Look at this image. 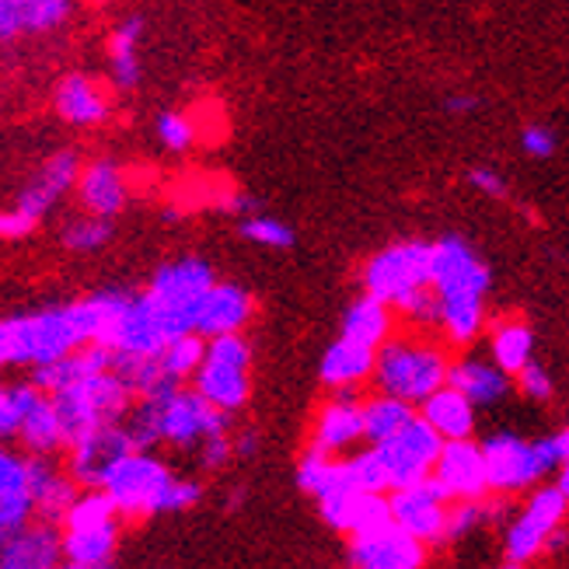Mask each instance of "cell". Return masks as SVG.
Returning <instances> with one entry per match:
<instances>
[{"instance_id": "36", "label": "cell", "mask_w": 569, "mask_h": 569, "mask_svg": "<svg viewBox=\"0 0 569 569\" xmlns=\"http://www.w3.org/2000/svg\"><path fill=\"white\" fill-rule=\"evenodd\" d=\"M203 353H207V339L200 332H186V336H176L164 342V350L158 353V363L168 375V381L186 385V381H192L196 370H200Z\"/></svg>"}, {"instance_id": "41", "label": "cell", "mask_w": 569, "mask_h": 569, "mask_svg": "<svg viewBox=\"0 0 569 569\" xmlns=\"http://www.w3.org/2000/svg\"><path fill=\"white\" fill-rule=\"evenodd\" d=\"M489 521L486 500H455L448 513V531H443V546H455V541L476 535Z\"/></svg>"}, {"instance_id": "38", "label": "cell", "mask_w": 569, "mask_h": 569, "mask_svg": "<svg viewBox=\"0 0 569 569\" xmlns=\"http://www.w3.org/2000/svg\"><path fill=\"white\" fill-rule=\"evenodd\" d=\"M238 234L244 241L259 244V249H273V252H287V249H293V244H297V234H293V228L287 224V220L269 217L262 210L244 213L238 220Z\"/></svg>"}, {"instance_id": "40", "label": "cell", "mask_w": 569, "mask_h": 569, "mask_svg": "<svg viewBox=\"0 0 569 569\" xmlns=\"http://www.w3.org/2000/svg\"><path fill=\"white\" fill-rule=\"evenodd\" d=\"M154 133H158L164 151L186 154V151H192V147H196V140H200V122H196V116H189L182 109H164L154 119Z\"/></svg>"}, {"instance_id": "7", "label": "cell", "mask_w": 569, "mask_h": 569, "mask_svg": "<svg viewBox=\"0 0 569 569\" xmlns=\"http://www.w3.org/2000/svg\"><path fill=\"white\" fill-rule=\"evenodd\" d=\"M486 451V468H489V489L497 497H513L521 489L541 486V479H549L559 472V465L566 458L562 451V437H517V433H492L482 440Z\"/></svg>"}, {"instance_id": "37", "label": "cell", "mask_w": 569, "mask_h": 569, "mask_svg": "<svg viewBox=\"0 0 569 569\" xmlns=\"http://www.w3.org/2000/svg\"><path fill=\"white\" fill-rule=\"evenodd\" d=\"M342 458L336 455H321L315 448L305 451V458L297 461V486H301V492H308L311 500L326 497L329 489L342 486Z\"/></svg>"}, {"instance_id": "33", "label": "cell", "mask_w": 569, "mask_h": 569, "mask_svg": "<svg viewBox=\"0 0 569 569\" xmlns=\"http://www.w3.org/2000/svg\"><path fill=\"white\" fill-rule=\"evenodd\" d=\"M339 332L350 336V339H360V342L375 346V350H378V346L385 339H391V332H395V308L385 305L381 297L363 290V297H357V301L342 311Z\"/></svg>"}, {"instance_id": "27", "label": "cell", "mask_w": 569, "mask_h": 569, "mask_svg": "<svg viewBox=\"0 0 569 569\" xmlns=\"http://www.w3.org/2000/svg\"><path fill=\"white\" fill-rule=\"evenodd\" d=\"M448 385H455L465 399H472L476 409H489V406H500L513 391V375H507V370L492 357L489 360L486 357H461V360H451Z\"/></svg>"}, {"instance_id": "4", "label": "cell", "mask_w": 569, "mask_h": 569, "mask_svg": "<svg viewBox=\"0 0 569 569\" xmlns=\"http://www.w3.org/2000/svg\"><path fill=\"white\" fill-rule=\"evenodd\" d=\"M360 283L419 329H433L440 321V305L433 293V241L406 238L388 244L363 262Z\"/></svg>"}, {"instance_id": "17", "label": "cell", "mask_w": 569, "mask_h": 569, "mask_svg": "<svg viewBox=\"0 0 569 569\" xmlns=\"http://www.w3.org/2000/svg\"><path fill=\"white\" fill-rule=\"evenodd\" d=\"M443 497L455 500H486L489 497V468H486V451L476 437L465 440H443V451L433 465L430 476Z\"/></svg>"}, {"instance_id": "25", "label": "cell", "mask_w": 569, "mask_h": 569, "mask_svg": "<svg viewBox=\"0 0 569 569\" xmlns=\"http://www.w3.org/2000/svg\"><path fill=\"white\" fill-rule=\"evenodd\" d=\"M252 311H256V297L249 290L234 280H217L203 297L200 315H196V332L203 339L224 332H244V326L252 321Z\"/></svg>"}, {"instance_id": "9", "label": "cell", "mask_w": 569, "mask_h": 569, "mask_svg": "<svg viewBox=\"0 0 569 569\" xmlns=\"http://www.w3.org/2000/svg\"><path fill=\"white\" fill-rule=\"evenodd\" d=\"M217 283L213 266L200 256H182L176 262H164L158 273L147 283V301L158 311L164 332L176 339L186 332H196V315L207 290Z\"/></svg>"}, {"instance_id": "45", "label": "cell", "mask_w": 569, "mask_h": 569, "mask_svg": "<svg viewBox=\"0 0 569 569\" xmlns=\"http://www.w3.org/2000/svg\"><path fill=\"white\" fill-rule=\"evenodd\" d=\"M468 186H472L476 192H482V196H489V200H507V192H510V186H507V179L500 176L497 168H472L468 171Z\"/></svg>"}, {"instance_id": "18", "label": "cell", "mask_w": 569, "mask_h": 569, "mask_svg": "<svg viewBox=\"0 0 569 569\" xmlns=\"http://www.w3.org/2000/svg\"><path fill=\"white\" fill-rule=\"evenodd\" d=\"M318 517L339 535H363L375 531L391 521V507H388V492H370L357 489L350 482H342L329 489L326 497H318Z\"/></svg>"}, {"instance_id": "43", "label": "cell", "mask_w": 569, "mask_h": 569, "mask_svg": "<svg viewBox=\"0 0 569 569\" xmlns=\"http://www.w3.org/2000/svg\"><path fill=\"white\" fill-rule=\"evenodd\" d=\"M231 458H238L234 455V437H231V430L210 437L203 448L196 451V465H200V472H220V468L231 465Z\"/></svg>"}, {"instance_id": "26", "label": "cell", "mask_w": 569, "mask_h": 569, "mask_svg": "<svg viewBox=\"0 0 569 569\" xmlns=\"http://www.w3.org/2000/svg\"><path fill=\"white\" fill-rule=\"evenodd\" d=\"M375 360H378L375 346L339 332V339L329 346L326 353H321L318 381L329 391H357L360 385H367L370 378H375Z\"/></svg>"}, {"instance_id": "11", "label": "cell", "mask_w": 569, "mask_h": 569, "mask_svg": "<svg viewBox=\"0 0 569 569\" xmlns=\"http://www.w3.org/2000/svg\"><path fill=\"white\" fill-rule=\"evenodd\" d=\"M566 513H569V497L559 486H535L525 510L513 517L503 535V566L521 569L538 556L556 552L566 541L562 535Z\"/></svg>"}, {"instance_id": "30", "label": "cell", "mask_w": 569, "mask_h": 569, "mask_svg": "<svg viewBox=\"0 0 569 569\" xmlns=\"http://www.w3.org/2000/svg\"><path fill=\"white\" fill-rule=\"evenodd\" d=\"M122 517L109 525L91 528H63V562L73 569H106L119 552Z\"/></svg>"}, {"instance_id": "10", "label": "cell", "mask_w": 569, "mask_h": 569, "mask_svg": "<svg viewBox=\"0 0 569 569\" xmlns=\"http://www.w3.org/2000/svg\"><path fill=\"white\" fill-rule=\"evenodd\" d=\"M192 388L220 412H241L252 395V342L241 332L207 339V353L200 370L192 375Z\"/></svg>"}, {"instance_id": "29", "label": "cell", "mask_w": 569, "mask_h": 569, "mask_svg": "<svg viewBox=\"0 0 569 569\" xmlns=\"http://www.w3.org/2000/svg\"><path fill=\"white\" fill-rule=\"evenodd\" d=\"M70 18V0H0V42L53 32Z\"/></svg>"}, {"instance_id": "5", "label": "cell", "mask_w": 569, "mask_h": 569, "mask_svg": "<svg viewBox=\"0 0 569 569\" xmlns=\"http://www.w3.org/2000/svg\"><path fill=\"white\" fill-rule=\"evenodd\" d=\"M102 489L112 497L122 521H147V517H158V513H182V510L200 507L203 500L200 482L176 476L161 458L140 448L130 451L112 468Z\"/></svg>"}, {"instance_id": "15", "label": "cell", "mask_w": 569, "mask_h": 569, "mask_svg": "<svg viewBox=\"0 0 569 569\" xmlns=\"http://www.w3.org/2000/svg\"><path fill=\"white\" fill-rule=\"evenodd\" d=\"M130 451H137V443H133L127 423H106V427H94V430H88L84 437H78L70 443V448H67V468L84 489H94V486H102L109 479L112 468Z\"/></svg>"}, {"instance_id": "24", "label": "cell", "mask_w": 569, "mask_h": 569, "mask_svg": "<svg viewBox=\"0 0 569 569\" xmlns=\"http://www.w3.org/2000/svg\"><path fill=\"white\" fill-rule=\"evenodd\" d=\"M29 486H32L36 517L53 521L60 528H63V517H67L70 503L78 500V492L84 489L70 476V468H60L53 461V455H29Z\"/></svg>"}, {"instance_id": "13", "label": "cell", "mask_w": 569, "mask_h": 569, "mask_svg": "<svg viewBox=\"0 0 569 569\" xmlns=\"http://www.w3.org/2000/svg\"><path fill=\"white\" fill-rule=\"evenodd\" d=\"M388 507H391V521L399 528H406L412 538H419L430 549L443 546L451 500L443 497V489L433 479H419V482L391 489L388 492Z\"/></svg>"}, {"instance_id": "49", "label": "cell", "mask_w": 569, "mask_h": 569, "mask_svg": "<svg viewBox=\"0 0 569 569\" xmlns=\"http://www.w3.org/2000/svg\"><path fill=\"white\" fill-rule=\"evenodd\" d=\"M256 451H259V433L256 430H244V433L234 437V455L238 458H252Z\"/></svg>"}, {"instance_id": "12", "label": "cell", "mask_w": 569, "mask_h": 569, "mask_svg": "<svg viewBox=\"0 0 569 569\" xmlns=\"http://www.w3.org/2000/svg\"><path fill=\"white\" fill-rule=\"evenodd\" d=\"M367 448L378 455V465H381V472L388 479V492H391L399 486L433 476V465L443 451V437L416 412L395 437H388L381 443H367Z\"/></svg>"}, {"instance_id": "51", "label": "cell", "mask_w": 569, "mask_h": 569, "mask_svg": "<svg viewBox=\"0 0 569 569\" xmlns=\"http://www.w3.org/2000/svg\"><path fill=\"white\" fill-rule=\"evenodd\" d=\"M91 4H109V0H91Z\"/></svg>"}, {"instance_id": "44", "label": "cell", "mask_w": 569, "mask_h": 569, "mask_svg": "<svg viewBox=\"0 0 569 569\" xmlns=\"http://www.w3.org/2000/svg\"><path fill=\"white\" fill-rule=\"evenodd\" d=\"M556 147H559V137L552 127H541V122H531V127H525L521 133V151L535 161H546L556 154Z\"/></svg>"}, {"instance_id": "19", "label": "cell", "mask_w": 569, "mask_h": 569, "mask_svg": "<svg viewBox=\"0 0 569 569\" xmlns=\"http://www.w3.org/2000/svg\"><path fill=\"white\" fill-rule=\"evenodd\" d=\"M363 443V402L353 391H332L329 402H321L311 419L308 448L321 455L346 458Z\"/></svg>"}, {"instance_id": "46", "label": "cell", "mask_w": 569, "mask_h": 569, "mask_svg": "<svg viewBox=\"0 0 569 569\" xmlns=\"http://www.w3.org/2000/svg\"><path fill=\"white\" fill-rule=\"evenodd\" d=\"M39 231V220H32L29 213H21L18 207L0 210V241H21Z\"/></svg>"}, {"instance_id": "23", "label": "cell", "mask_w": 569, "mask_h": 569, "mask_svg": "<svg viewBox=\"0 0 569 569\" xmlns=\"http://www.w3.org/2000/svg\"><path fill=\"white\" fill-rule=\"evenodd\" d=\"M78 203L84 213L94 217H119L130 203V176L127 168L112 158H94L81 168V179H78Z\"/></svg>"}, {"instance_id": "34", "label": "cell", "mask_w": 569, "mask_h": 569, "mask_svg": "<svg viewBox=\"0 0 569 569\" xmlns=\"http://www.w3.org/2000/svg\"><path fill=\"white\" fill-rule=\"evenodd\" d=\"M489 357L497 360L507 375H517L535 360V332L525 318H503L489 329Z\"/></svg>"}, {"instance_id": "42", "label": "cell", "mask_w": 569, "mask_h": 569, "mask_svg": "<svg viewBox=\"0 0 569 569\" xmlns=\"http://www.w3.org/2000/svg\"><path fill=\"white\" fill-rule=\"evenodd\" d=\"M513 381H517V391H521L525 399L538 402V406H546V402L556 399V381H552V375L538 360H531L528 367L517 370Z\"/></svg>"}, {"instance_id": "47", "label": "cell", "mask_w": 569, "mask_h": 569, "mask_svg": "<svg viewBox=\"0 0 569 569\" xmlns=\"http://www.w3.org/2000/svg\"><path fill=\"white\" fill-rule=\"evenodd\" d=\"M18 406H14V395L11 385H0V440H18Z\"/></svg>"}, {"instance_id": "50", "label": "cell", "mask_w": 569, "mask_h": 569, "mask_svg": "<svg viewBox=\"0 0 569 569\" xmlns=\"http://www.w3.org/2000/svg\"><path fill=\"white\" fill-rule=\"evenodd\" d=\"M559 437H562V451H566V458H562V465H559V479H556V486L566 492V497H569V427L566 430H559Z\"/></svg>"}, {"instance_id": "20", "label": "cell", "mask_w": 569, "mask_h": 569, "mask_svg": "<svg viewBox=\"0 0 569 569\" xmlns=\"http://www.w3.org/2000/svg\"><path fill=\"white\" fill-rule=\"evenodd\" d=\"M63 562V528L32 517L18 531L0 535V569H53Z\"/></svg>"}, {"instance_id": "8", "label": "cell", "mask_w": 569, "mask_h": 569, "mask_svg": "<svg viewBox=\"0 0 569 569\" xmlns=\"http://www.w3.org/2000/svg\"><path fill=\"white\" fill-rule=\"evenodd\" d=\"M53 402H57L60 423L67 433V448H70L73 440L84 437L94 427L122 423L137 402V391L112 367V370H98V375H88L81 381L60 388L53 395Z\"/></svg>"}, {"instance_id": "35", "label": "cell", "mask_w": 569, "mask_h": 569, "mask_svg": "<svg viewBox=\"0 0 569 569\" xmlns=\"http://www.w3.org/2000/svg\"><path fill=\"white\" fill-rule=\"evenodd\" d=\"M412 416H416L412 402L395 399V395H385V391L370 395V399H363V448L367 443H381L395 437Z\"/></svg>"}, {"instance_id": "48", "label": "cell", "mask_w": 569, "mask_h": 569, "mask_svg": "<svg viewBox=\"0 0 569 569\" xmlns=\"http://www.w3.org/2000/svg\"><path fill=\"white\" fill-rule=\"evenodd\" d=\"M443 109H448L451 116H468L479 109V98L476 94H451L448 102H443Z\"/></svg>"}, {"instance_id": "6", "label": "cell", "mask_w": 569, "mask_h": 569, "mask_svg": "<svg viewBox=\"0 0 569 569\" xmlns=\"http://www.w3.org/2000/svg\"><path fill=\"white\" fill-rule=\"evenodd\" d=\"M448 375H451L448 350L437 339H430V329H412V332H391V339L378 346L370 385L385 395H395V399L419 406L437 388L448 385Z\"/></svg>"}, {"instance_id": "39", "label": "cell", "mask_w": 569, "mask_h": 569, "mask_svg": "<svg viewBox=\"0 0 569 569\" xmlns=\"http://www.w3.org/2000/svg\"><path fill=\"white\" fill-rule=\"evenodd\" d=\"M112 220L109 217H94V213H81V217H70L63 231H60V241L67 244L70 252H102L106 244L112 241Z\"/></svg>"}, {"instance_id": "22", "label": "cell", "mask_w": 569, "mask_h": 569, "mask_svg": "<svg viewBox=\"0 0 569 569\" xmlns=\"http://www.w3.org/2000/svg\"><path fill=\"white\" fill-rule=\"evenodd\" d=\"M81 158L73 151H60L53 158H46L42 168L36 171V176L29 179V186H24L18 192V210L29 213L32 220H46V213L53 210L67 192L78 189V179H81Z\"/></svg>"}, {"instance_id": "21", "label": "cell", "mask_w": 569, "mask_h": 569, "mask_svg": "<svg viewBox=\"0 0 569 569\" xmlns=\"http://www.w3.org/2000/svg\"><path fill=\"white\" fill-rule=\"evenodd\" d=\"M57 116L73 130H94L112 116V91L91 73H67L53 91Z\"/></svg>"}, {"instance_id": "32", "label": "cell", "mask_w": 569, "mask_h": 569, "mask_svg": "<svg viewBox=\"0 0 569 569\" xmlns=\"http://www.w3.org/2000/svg\"><path fill=\"white\" fill-rule=\"evenodd\" d=\"M140 39H143V18L130 14L109 32L106 53H109V78L116 91H133L140 84Z\"/></svg>"}, {"instance_id": "31", "label": "cell", "mask_w": 569, "mask_h": 569, "mask_svg": "<svg viewBox=\"0 0 569 569\" xmlns=\"http://www.w3.org/2000/svg\"><path fill=\"white\" fill-rule=\"evenodd\" d=\"M419 416H423L443 440L476 437V402L465 399L455 385H443L427 402H419Z\"/></svg>"}, {"instance_id": "16", "label": "cell", "mask_w": 569, "mask_h": 569, "mask_svg": "<svg viewBox=\"0 0 569 569\" xmlns=\"http://www.w3.org/2000/svg\"><path fill=\"white\" fill-rule=\"evenodd\" d=\"M427 556L430 546H423V541L412 538L395 521L346 541V559L357 569H419L427 562Z\"/></svg>"}, {"instance_id": "14", "label": "cell", "mask_w": 569, "mask_h": 569, "mask_svg": "<svg viewBox=\"0 0 569 569\" xmlns=\"http://www.w3.org/2000/svg\"><path fill=\"white\" fill-rule=\"evenodd\" d=\"M11 395H14V406L21 416V423H18L21 448L29 455H53V458L60 451H67V433H63L53 395L42 391L32 378L11 385Z\"/></svg>"}, {"instance_id": "28", "label": "cell", "mask_w": 569, "mask_h": 569, "mask_svg": "<svg viewBox=\"0 0 569 569\" xmlns=\"http://www.w3.org/2000/svg\"><path fill=\"white\" fill-rule=\"evenodd\" d=\"M36 517L29 486V455H14L0 440V535L18 531Z\"/></svg>"}, {"instance_id": "3", "label": "cell", "mask_w": 569, "mask_h": 569, "mask_svg": "<svg viewBox=\"0 0 569 569\" xmlns=\"http://www.w3.org/2000/svg\"><path fill=\"white\" fill-rule=\"evenodd\" d=\"M228 412L207 402L196 388H171L161 395H143L127 412V430L140 451H154L161 443L179 451H200L217 433H228Z\"/></svg>"}, {"instance_id": "1", "label": "cell", "mask_w": 569, "mask_h": 569, "mask_svg": "<svg viewBox=\"0 0 569 569\" xmlns=\"http://www.w3.org/2000/svg\"><path fill=\"white\" fill-rule=\"evenodd\" d=\"M127 301V290H94L70 305L0 318V370L46 367L81 350L84 342H106Z\"/></svg>"}, {"instance_id": "2", "label": "cell", "mask_w": 569, "mask_h": 569, "mask_svg": "<svg viewBox=\"0 0 569 569\" xmlns=\"http://www.w3.org/2000/svg\"><path fill=\"white\" fill-rule=\"evenodd\" d=\"M489 266L465 238L433 241V293L440 301V336L451 346L476 342L486 329Z\"/></svg>"}]
</instances>
